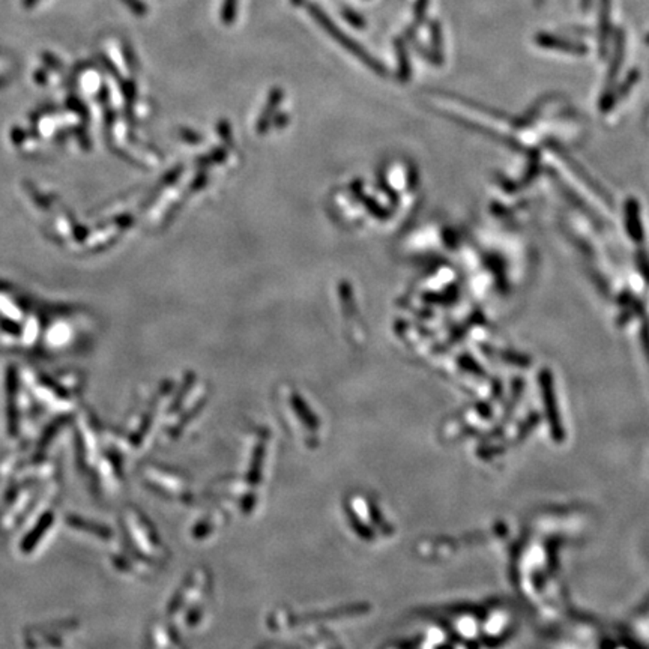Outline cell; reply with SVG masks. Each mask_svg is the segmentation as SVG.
<instances>
[{"mask_svg":"<svg viewBox=\"0 0 649 649\" xmlns=\"http://www.w3.org/2000/svg\"><path fill=\"white\" fill-rule=\"evenodd\" d=\"M308 11H310V14H312V15L316 18L317 23L321 24V26L325 29V31L334 38V40H335L337 43H340V44L346 48L347 52H351L353 56H356L358 59L362 61L368 68H372V70H374L377 74H385V72H386L385 68H383L379 62H377L372 54H368V53L364 50V47H362V45H360L356 41H353L352 38H349V36L342 31L340 27H337V26L331 22V18H329V17L322 11L321 8L316 6V5H310V6H308Z\"/></svg>","mask_w":649,"mask_h":649,"instance_id":"6da1fadb","label":"cell"},{"mask_svg":"<svg viewBox=\"0 0 649 649\" xmlns=\"http://www.w3.org/2000/svg\"><path fill=\"white\" fill-rule=\"evenodd\" d=\"M54 511L52 508L40 511L38 520L33 523L32 529L27 530V534L23 535L20 542V550L23 555H32V551L41 544L43 538L52 530L54 525Z\"/></svg>","mask_w":649,"mask_h":649,"instance_id":"7a4b0ae2","label":"cell"},{"mask_svg":"<svg viewBox=\"0 0 649 649\" xmlns=\"http://www.w3.org/2000/svg\"><path fill=\"white\" fill-rule=\"evenodd\" d=\"M537 43L546 48H551V50H560V52H567V53H574V54H585L588 52V48L583 44H576L571 41L565 40H558V38L549 36V35H538L537 36Z\"/></svg>","mask_w":649,"mask_h":649,"instance_id":"3957f363","label":"cell"},{"mask_svg":"<svg viewBox=\"0 0 649 649\" xmlns=\"http://www.w3.org/2000/svg\"><path fill=\"white\" fill-rule=\"evenodd\" d=\"M236 5L238 0H224L221 9V18L226 24H231L236 17Z\"/></svg>","mask_w":649,"mask_h":649,"instance_id":"277c9868","label":"cell"},{"mask_svg":"<svg viewBox=\"0 0 649 649\" xmlns=\"http://www.w3.org/2000/svg\"><path fill=\"white\" fill-rule=\"evenodd\" d=\"M600 27H602V38H603V47H604L606 38H607V27H609V0H603L602 6H600Z\"/></svg>","mask_w":649,"mask_h":649,"instance_id":"5b68a950","label":"cell"},{"mask_svg":"<svg viewBox=\"0 0 649 649\" xmlns=\"http://www.w3.org/2000/svg\"><path fill=\"white\" fill-rule=\"evenodd\" d=\"M395 47H397V53H399V59H400V71L403 75H408L409 74L408 71H411V66L408 62V53H406V48L402 41H397Z\"/></svg>","mask_w":649,"mask_h":649,"instance_id":"8992f818","label":"cell"},{"mask_svg":"<svg viewBox=\"0 0 649 649\" xmlns=\"http://www.w3.org/2000/svg\"><path fill=\"white\" fill-rule=\"evenodd\" d=\"M343 15H344L346 20H347V22H351L355 27H365L364 18H362L360 14H356L355 11H352V9H344Z\"/></svg>","mask_w":649,"mask_h":649,"instance_id":"52a82bcc","label":"cell"},{"mask_svg":"<svg viewBox=\"0 0 649 649\" xmlns=\"http://www.w3.org/2000/svg\"><path fill=\"white\" fill-rule=\"evenodd\" d=\"M427 3H429V0H418V2H416V6H415V18H416V22H421L424 15H425V8H427Z\"/></svg>","mask_w":649,"mask_h":649,"instance_id":"ba28073f","label":"cell"},{"mask_svg":"<svg viewBox=\"0 0 649 649\" xmlns=\"http://www.w3.org/2000/svg\"><path fill=\"white\" fill-rule=\"evenodd\" d=\"M588 2H589V0H583V8H586V5H588Z\"/></svg>","mask_w":649,"mask_h":649,"instance_id":"9c48e42d","label":"cell"},{"mask_svg":"<svg viewBox=\"0 0 649 649\" xmlns=\"http://www.w3.org/2000/svg\"><path fill=\"white\" fill-rule=\"evenodd\" d=\"M646 44H649V35H648V38H646Z\"/></svg>","mask_w":649,"mask_h":649,"instance_id":"30bf717a","label":"cell"},{"mask_svg":"<svg viewBox=\"0 0 649 649\" xmlns=\"http://www.w3.org/2000/svg\"><path fill=\"white\" fill-rule=\"evenodd\" d=\"M537 2H541V0H537Z\"/></svg>","mask_w":649,"mask_h":649,"instance_id":"8fae6325","label":"cell"}]
</instances>
